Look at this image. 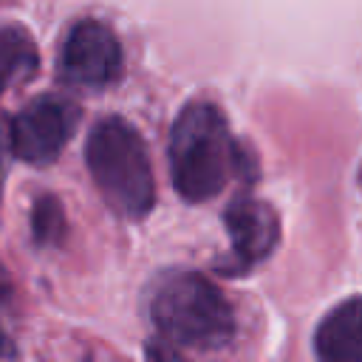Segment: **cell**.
<instances>
[{"label": "cell", "instance_id": "obj_1", "mask_svg": "<svg viewBox=\"0 0 362 362\" xmlns=\"http://www.w3.org/2000/svg\"><path fill=\"white\" fill-rule=\"evenodd\" d=\"M238 167V150L223 113L212 102H189L170 133V175L184 201L215 198Z\"/></svg>", "mask_w": 362, "mask_h": 362}, {"label": "cell", "instance_id": "obj_2", "mask_svg": "<svg viewBox=\"0 0 362 362\" xmlns=\"http://www.w3.org/2000/svg\"><path fill=\"white\" fill-rule=\"evenodd\" d=\"M90 178L110 209L124 218H144L156 201V181L144 139L119 116L102 119L85 144Z\"/></svg>", "mask_w": 362, "mask_h": 362}, {"label": "cell", "instance_id": "obj_3", "mask_svg": "<svg viewBox=\"0 0 362 362\" xmlns=\"http://www.w3.org/2000/svg\"><path fill=\"white\" fill-rule=\"evenodd\" d=\"M150 320L175 345L215 351L235 334L232 305L215 283L195 272L164 277L150 297Z\"/></svg>", "mask_w": 362, "mask_h": 362}, {"label": "cell", "instance_id": "obj_4", "mask_svg": "<svg viewBox=\"0 0 362 362\" xmlns=\"http://www.w3.org/2000/svg\"><path fill=\"white\" fill-rule=\"evenodd\" d=\"M59 76L85 90H99L122 76V45L99 20H79L59 51Z\"/></svg>", "mask_w": 362, "mask_h": 362}, {"label": "cell", "instance_id": "obj_5", "mask_svg": "<svg viewBox=\"0 0 362 362\" xmlns=\"http://www.w3.org/2000/svg\"><path fill=\"white\" fill-rule=\"evenodd\" d=\"M79 122V107L62 96H37L11 122V150L28 164H51Z\"/></svg>", "mask_w": 362, "mask_h": 362}, {"label": "cell", "instance_id": "obj_6", "mask_svg": "<svg viewBox=\"0 0 362 362\" xmlns=\"http://www.w3.org/2000/svg\"><path fill=\"white\" fill-rule=\"evenodd\" d=\"M226 232L232 238V260L246 269L272 255L280 238V221L274 209L252 195L235 198L223 212Z\"/></svg>", "mask_w": 362, "mask_h": 362}, {"label": "cell", "instance_id": "obj_7", "mask_svg": "<svg viewBox=\"0 0 362 362\" xmlns=\"http://www.w3.org/2000/svg\"><path fill=\"white\" fill-rule=\"evenodd\" d=\"M320 362H362V297L334 305L314 334Z\"/></svg>", "mask_w": 362, "mask_h": 362}, {"label": "cell", "instance_id": "obj_8", "mask_svg": "<svg viewBox=\"0 0 362 362\" xmlns=\"http://www.w3.org/2000/svg\"><path fill=\"white\" fill-rule=\"evenodd\" d=\"M37 71V45L20 25H0V93Z\"/></svg>", "mask_w": 362, "mask_h": 362}, {"label": "cell", "instance_id": "obj_9", "mask_svg": "<svg viewBox=\"0 0 362 362\" xmlns=\"http://www.w3.org/2000/svg\"><path fill=\"white\" fill-rule=\"evenodd\" d=\"M31 229H34V238L40 246H54L59 243L62 232H65V218H62V206L54 195H42L37 204H34V212H31Z\"/></svg>", "mask_w": 362, "mask_h": 362}, {"label": "cell", "instance_id": "obj_10", "mask_svg": "<svg viewBox=\"0 0 362 362\" xmlns=\"http://www.w3.org/2000/svg\"><path fill=\"white\" fill-rule=\"evenodd\" d=\"M8 305V291L0 286V359H8L14 356V342L8 337V328H6V320H3V311Z\"/></svg>", "mask_w": 362, "mask_h": 362}, {"label": "cell", "instance_id": "obj_11", "mask_svg": "<svg viewBox=\"0 0 362 362\" xmlns=\"http://www.w3.org/2000/svg\"><path fill=\"white\" fill-rule=\"evenodd\" d=\"M147 362H187L175 348H170L167 342H150L147 345Z\"/></svg>", "mask_w": 362, "mask_h": 362}, {"label": "cell", "instance_id": "obj_12", "mask_svg": "<svg viewBox=\"0 0 362 362\" xmlns=\"http://www.w3.org/2000/svg\"><path fill=\"white\" fill-rule=\"evenodd\" d=\"M8 153H14L11 150V127H6V122L0 119V181H3V167H6Z\"/></svg>", "mask_w": 362, "mask_h": 362}]
</instances>
